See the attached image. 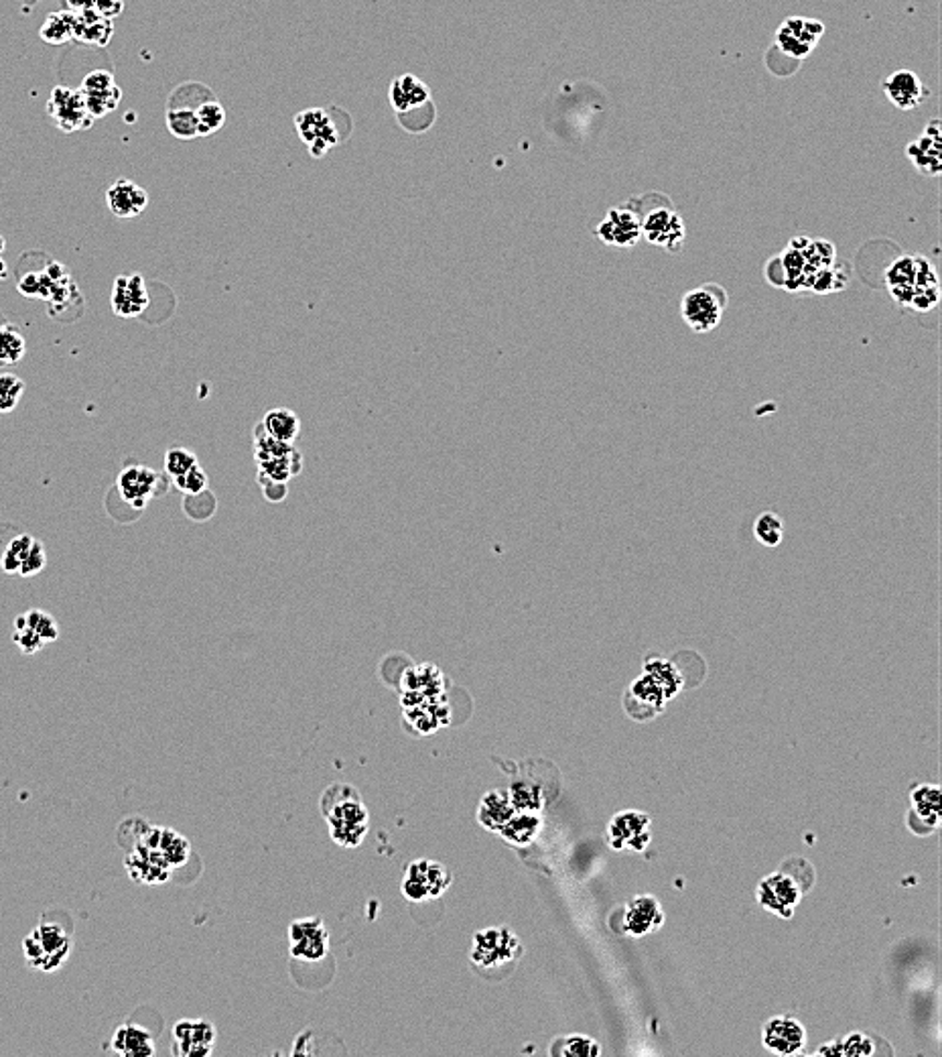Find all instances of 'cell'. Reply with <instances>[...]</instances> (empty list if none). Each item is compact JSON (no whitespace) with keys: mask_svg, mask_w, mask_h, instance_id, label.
<instances>
[{"mask_svg":"<svg viewBox=\"0 0 942 1057\" xmlns=\"http://www.w3.org/2000/svg\"><path fill=\"white\" fill-rule=\"evenodd\" d=\"M261 426L271 438L285 441V443H293V446H295V440L301 434V419H299V415L290 412V409H285V407H275V409L264 413Z\"/></svg>","mask_w":942,"mask_h":1057,"instance_id":"cell-38","label":"cell"},{"mask_svg":"<svg viewBox=\"0 0 942 1057\" xmlns=\"http://www.w3.org/2000/svg\"><path fill=\"white\" fill-rule=\"evenodd\" d=\"M200 82H188L183 86L174 90V94L169 96V103H167V110H165V122H167V129L171 131L174 136L181 139V141H191V139H198L200 136V129H198V106L214 96L212 90H207L203 94L202 98L195 103V94L200 90Z\"/></svg>","mask_w":942,"mask_h":1057,"instance_id":"cell-9","label":"cell"},{"mask_svg":"<svg viewBox=\"0 0 942 1057\" xmlns=\"http://www.w3.org/2000/svg\"><path fill=\"white\" fill-rule=\"evenodd\" d=\"M819 1054L845 1057L873 1056L875 1054V1047H873V1042H871V1037H868V1035H863V1033H851V1035H847L843 1040H837V1042H833L831 1045L821 1047Z\"/></svg>","mask_w":942,"mask_h":1057,"instance_id":"cell-43","label":"cell"},{"mask_svg":"<svg viewBox=\"0 0 942 1057\" xmlns=\"http://www.w3.org/2000/svg\"><path fill=\"white\" fill-rule=\"evenodd\" d=\"M755 542L768 549H774L784 542V521L780 514L774 511H764L758 514L754 521Z\"/></svg>","mask_w":942,"mask_h":1057,"instance_id":"cell-42","label":"cell"},{"mask_svg":"<svg viewBox=\"0 0 942 1057\" xmlns=\"http://www.w3.org/2000/svg\"><path fill=\"white\" fill-rule=\"evenodd\" d=\"M644 672L656 679V684L667 693L668 700L675 698L682 688L681 676H679L675 663H670V661L653 657V660L646 661V669Z\"/></svg>","mask_w":942,"mask_h":1057,"instance_id":"cell-44","label":"cell"},{"mask_svg":"<svg viewBox=\"0 0 942 1057\" xmlns=\"http://www.w3.org/2000/svg\"><path fill=\"white\" fill-rule=\"evenodd\" d=\"M224 124H226V110H224V106L219 104L216 96L205 98L198 106V129H200V136H210V134L218 132Z\"/></svg>","mask_w":942,"mask_h":1057,"instance_id":"cell-48","label":"cell"},{"mask_svg":"<svg viewBox=\"0 0 942 1057\" xmlns=\"http://www.w3.org/2000/svg\"><path fill=\"white\" fill-rule=\"evenodd\" d=\"M389 98H391V106L396 112V118L419 112L422 108L433 104L431 88L413 74L394 78L391 82V88H389Z\"/></svg>","mask_w":942,"mask_h":1057,"instance_id":"cell-26","label":"cell"},{"mask_svg":"<svg viewBox=\"0 0 942 1057\" xmlns=\"http://www.w3.org/2000/svg\"><path fill=\"white\" fill-rule=\"evenodd\" d=\"M183 513L188 514L189 519L195 521V523H205L218 513V499L210 488H205L198 495H186L183 497Z\"/></svg>","mask_w":942,"mask_h":1057,"instance_id":"cell-45","label":"cell"},{"mask_svg":"<svg viewBox=\"0 0 942 1057\" xmlns=\"http://www.w3.org/2000/svg\"><path fill=\"white\" fill-rule=\"evenodd\" d=\"M620 917H622V924H620V927H616V931L620 929L622 934L634 936V938L654 934L665 924V911L660 907L658 899H654L653 895H640L632 899L625 907L620 910Z\"/></svg>","mask_w":942,"mask_h":1057,"instance_id":"cell-22","label":"cell"},{"mask_svg":"<svg viewBox=\"0 0 942 1057\" xmlns=\"http://www.w3.org/2000/svg\"><path fill=\"white\" fill-rule=\"evenodd\" d=\"M295 129L311 157L321 159L344 139L332 115L325 108H309L295 117Z\"/></svg>","mask_w":942,"mask_h":1057,"instance_id":"cell-12","label":"cell"},{"mask_svg":"<svg viewBox=\"0 0 942 1057\" xmlns=\"http://www.w3.org/2000/svg\"><path fill=\"white\" fill-rule=\"evenodd\" d=\"M906 157L910 159L914 167L927 177L941 176L942 171V136L941 120L932 118L927 124L925 132L908 143Z\"/></svg>","mask_w":942,"mask_h":1057,"instance_id":"cell-23","label":"cell"},{"mask_svg":"<svg viewBox=\"0 0 942 1057\" xmlns=\"http://www.w3.org/2000/svg\"><path fill=\"white\" fill-rule=\"evenodd\" d=\"M72 950V934L53 922L35 925L29 936L23 940V954L27 966L45 974L61 969L68 962Z\"/></svg>","mask_w":942,"mask_h":1057,"instance_id":"cell-5","label":"cell"},{"mask_svg":"<svg viewBox=\"0 0 942 1057\" xmlns=\"http://www.w3.org/2000/svg\"><path fill=\"white\" fill-rule=\"evenodd\" d=\"M124 867L132 881L139 884H160L171 879L174 867L160 856L159 852L145 842H134L124 858Z\"/></svg>","mask_w":942,"mask_h":1057,"instance_id":"cell-21","label":"cell"},{"mask_svg":"<svg viewBox=\"0 0 942 1057\" xmlns=\"http://www.w3.org/2000/svg\"><path fill=\"white\" fill-rule=\"evenodd\" d=\"M94 11L106 19H115L124 11V0H96Z\"/></svg>","mask_w":942,"mask_h":1057,"instance_id":"cell-54","label":"cell"},{"mask_svg":"<svg viewBox=\"0 0 942 1057\" xmlns=\"http://www.w3.org/2000/svg\"><path fill=\"white\" fill-rule=\"evenodd\" d=\"M80 92L86 100L90 115L96 118H104L110 112H115L120 100H122V90L115 82V75L108 70H94L84 78Z\"/></svg>","mask_w":942,"mask_h":1057,"instance_id":"cell-20","label":"cell"},{"mask_svg":"<svg viewBox=\"0 0 942 1057\" xmlns=\"http://www.w3.org/2000/svg\"><path fill=\"white\" fill-rule=\"evenodd\" d=\"M522 941L508 927H486L479 929L472 941L469 962L476 972L490 981L506 978L521 962Z\"/></svg>","mask_w":942,"mask_h":1057,"instance_id":"cell-4","label":"cell"},{"mask_svg":"<svg viewBox=\"0 0 942 1057\" xmlns=\"http://www.w3.org/2000/svg\"><path fill=\"white\" fill-rule=\"evenodd\" d=\"M293 448H295L293 443H285V441L271 438L262 429L261 424L254 429V458H257V464H262V462H269V460H275V458H281V455L289 454Z\"/></svg>","mask_w":942,"mask_h":1057,"instance_id":"cell-49","label":"cell"},{"mask_svg":"<svg viewBox=\"0 0 942 1057\" xmlns=\"http://www.w3.org/2000/svg\"><path fill=\"white\" fill-rule=\"evenodd\" d=\"M551 1054L552 1056L565 1057H592L599 1056L601 1047L592 1037L571 1035V1037L555 1040L551 1045Z\"/></svg>","mask_w":942,"mask_h":1057,"instance_id":"cell-46","label":"cell"},{"mask_svg":"<svg viewBox=\"0 0 942 1057\" xmlns=\"http://www.w3.org/2000/svg\"><path fill=\"white\" fill-rule=\"evenodd\" d=\"M19 289L25 297L45 299L51 306V316H56L58 309L65 308L72 309L75 318L84 313V297L70 271L53 259H49L44 266H31L29 271H25L19 281Z\"/></svg>","mask_w":942,"mask_h":1057,"instance_id":"cell-3","label":"cell"},{"mask_svg":"<svg viewBox=\"0 0 942 1057\" xmlns=\"http://www.w3.org/2000/svg\"><path fill=\"white\" fill-rule=\"evenodd\" d=\"M885 98L894 104L898 110L910 112L928 98V88L922 84L918 74L910 70H898L887 75L882 82Z\"/></svg>","mask_w":942,"mask_h":1057,"instance_id":"cell-28","label":"cell"},{"mask_svg":"<svg viewBox=\"0 0 942 1057\" xmlns=\"http://www.w3.org/2000/svg\"><path fill=\"white\" fill-rule=\"evenodd\" d=\"M516 813L508 789H492L481 797L478 806V822L488 832H500L502 826Z\"/></svg>","mask_w":942,"mask_h":1057,"instance_id":"cell-34","label":"cell"},{"mask_svg":"<svg viewBox=\"0 0 942 1057\" xmlns=\"http://www.w3.org/2000/svg\"><path fill=\"white\" fill-rule=\"evenodd\" d=\"M25 393V382L16 375H0V413L15 412L21 396Z\"/></svg>","mask_w":942,"mask_h":1057,"instance_id":"cell-50","label":"cell"},{"mask_svg":"<svg viewBox=\"0 0 942 1057\" xmlns=\"http://www.w3.org/2000/svg\"><path fill=\"white\" fill-rule=\"evenodd\" d=\"M914 280H916V254H902L885 269V287L899 308L908 309L910 306Z\"/></svg>","mask_w":942,"mask_h":1057,"instance_id":"cell-32","label":"cell"},{"mask_svg":"<svg viewBox=\"0 0 942 1057\" xmlns=\"http://www.w3.org/2000/svg\"><path fill=\"white\" fill-rule=\"evenodd\" d=\"M257 483L261 486L262 497L273 504H278L289 497V483H275L262 476H257Z\"/></svg>","mask_w":942,"mask_h":1057,"instance_id":"cell-53","label":"cell"},{"mask_svg":"<svg viewBox=\"0 0 942 1057\" xmlns=\"http://www.w3.org/2000/svg\"><path fill=\"white\" fill-rule=\"evenodd\" d=\"M762 1042L772 1054L797 1056L807 1045V1031L798 1019L774 1017L762 1029Z\"/></svg>","mask_w":942,"mask_h":1057,"instance_id":"cell-24","label":"cell"},{"mask_svg":"<svg viewBox=\"0 0 942 1057\" xmlns=\"http://www.w3.org/2000/svg\"><path fill=\"white\" fill-rule=\"evenodd\" d=\"M510 799L514 804L516 811H540L542 806H545V799H542V792L538 787L537 783H528V781H514L510 785Z\"/></svg>","mask_w":942,"mask_h":1057,"instance_id":"cell-47","label":"cell"},{"mask_svg":"<svg viewBox=\"0 0 942 1057\" xmlns=\"http://www.w3.org/2000/svg\"><path fill=\"white\" fill-rule=\"evenodd\" d=\"M823 33H825V25L816 19L788 16L776 31L774 49L786 58L800 61L811 56L816 44L821 41Z\"/></svg>","mask_w":942,"mask_h":1057,"instance_id":"cell-11","label":"cell"},{"mask_svg":"<svg viewBox=\"0 0 942 1057\" xmlns=\"http://www.w3.org/2000/svg\"><path fill=\"white\" fill-rule=\"evenodd\" d=\"M218 1031L205 1019H181L174 1028L171 1054L177 1057H207L214 1054Z\"/></svg>","mask_w":942,"mask_h":1057,"instance_id":"cell-17","label":"cell"},{"mask_svg":"<svg viewBox=\"0 0 942 1057\" xmlns=\"http://www.w3.org/2000/svg\"><path fill=\"white\" fill-rule=\"evenodd\" d=\"M727 294L719 285H701L682 295L681 318L695 334H710L724 320Z\"/></svg>","mask_w":942,"mask_h":1057,"instance_id":"cell-7","label":"cell"},{"mask_svg":"<svg viewBox=\"0 0 942 1057\" xmlns=\"http://www.w3.org/2000/svg\"><path fill=\"white\" fill-rule=\"evenodd\" d=\"M755 895H758V903L762 907H766L783 919H790L797 911L800 899H802V889H800L797 879H792L790 875L778 870V872H772L760 881Z\"/></svg>","mask_w":942,"mask_h":1057,"instance_id":"cell-16","label":"cell"},{"mask_svg":"<svg viewBox=\"0 0 942 1057\" xmlns=\"http://www.w3.org/2000/svg\"><path fill=\"white\" fill-rule=\"evenodd\" d=\"M198 455L193 454L188 448H171L165 454V474L174 480L177 476H183L186 472L198 466Z\"/></svg>","mask_w":942,"mask_h":1057,"instance_id":"cell-51","label":"cell"},{"mask_svg":"<svg viewBox=\"0 0 942 1057\" xmlns=\"http://www.w3.org/2000/svg\"><path fill=\"white\" fill-rule=\"evenodd\" d=\"M112 1052L124 1057H153L157 1054V1045L151 1031L134 1023H124L112 1035Z\"/></svg>","mask_w":942,"mask_h":1057,"instance_id":"cell-33","label":"cell"},{"mask_svg":"<svg viewBox=\"0 0 942 1057\" xmlns=\"http://www.w3.org/2000/svg\"><path fill=\"white\" fill-rule=\"evenodd\" d=\"M625 698L628 700H634V704H636V708L630 710V712L632 714H639L640 708H644L646 710V718H653V714L660 712L663 705L668 702V696L665 693V690L646 672L630 686Z\"/></svg>","mask_w":942,"mask_h":1057,"instance_id":"cell-37","label":"cell"},{"mask_svg":"<svg viewBox=\"0 0 942 1057\" xmlns=\"http://www.w3.org/2000/svg\"><path fill=\"white\" fill-rule=\"evenodd\" d=\"M289 952L295 960L321 962L330 954V929L321 917H301L289 925Z\"/></svg>","mask_w":942,"mask_h":1057,"instance_id":"cell-13","label":"cell"},{"mask_svg":"<svg viewBox=\"0 0 942 1057\" xmlns=\"http://www.w3.org/2000/svg\"><path fill=\"white\" fill-rule=\"evenodd\" d=\"M175 488H179L183 495H198L202 492L205 488H210V478H207V472L203 471L202 466H193L191 471L186 472L183 476H177L171 480Z\"/></svg>","mask_w":942,"mask_h":1057,"instance_id":"cell-52","label":"cell"},{"mask_svg":"<svg viewBox=\"0 0 942 1057\" xmlns=\"http://www.w3.org/2000/svg\"><path fill=\"white\" fill-rule=\"evenodd\" d=\"M106 204L117 218L129 221L145 212L148 206V193L139 183L122 177L106 191Z\"/></svg>","mask_w":942,"mask_h":1057,"instance_id":"cell-29","label":"cell"},{"mask_svg":"<svg viewBox=\"0 0 942 1057\" xmlns=\"http://www.w3.org/2000/svg\"><path fill=\"white\" fill-rule=\"evenodd\" d=\"M625 206L632 207L639 214L640 233L648 245L668 252H681L687 240V228L668 195L651 191L640 198H632Z\"/></svg>","mask_w":942,"mask_h":1057,"instance_id":"cell-2","label":"cell"},{"mask_svg":"<svg viewBox=\"0 0 942 1057\" xmlns=\"http://www.w3.org/2000/svg\"><path fill=\"white\" fill-rule=\"evenodd\" d=\"M453 882V872H451L450 867H445L443 863H437V860H415L410 863L405 870V879H403V895L413 901V903H422V901H433V899H441L443 893L448 891Z\"/></svg>","mask_w":942,"mask_h":1057,"instance_id":"cell-8","label":"cell"},{"mask_svg":"<svg viewBox=\"0 0 942 1057\" xmlns=\"http://www.w3.org/2000/svg\"><path fill=\"white\" fill-rule=\"evenodd\" d=\"M47 115L58 124L59 131L75 132L90 129L96 118L90 115L80 88L56 86L47 100Z\"/></svg>","mask_w":942,"mask_h":1057,"instance_id":"cell-14","label":"cell"},{"mask_svg":"<svg viewBox=\"0 0 942 1057\" xmlns=\"http://www.w3.org/2000/svg\"><path fill=\"white\" fill-rule=\"evenodd\" d=\"M58 637L59 625L56 622V618L45 610L33 608V610H27L25 615H19L15 618L13 643L25 655L39 653L44 646L58 641Z\"/></svg>","mask_w":942,"mask_h":1057,"instance_id":"cell-15","label":"cell"},{"mask_svg":"<svg viewBox=\"0 0 942 1057\" xmlns=\"http://www.w3.org/2000/svg\"><path fill=\"white\" fill-rule=\"evenodd\" d=\"M595 236L606 247L632 249L642 238L639 214L630 206L609 207L606 218L597 224Z\"/></svg>","mask_w":942,"mask_h":1057,"instance_id":"cell-19","label":"cell"},{"mask_svg":"<svg viewBox=\"0 0 942 1057\" xmlns=\"http://www.w3.org/2000/svg\"><path fill=\"white\" fill-rule=\"evenodd\" d=\"M27 354V340L9 322L0 323V367H13Z\"/></svg>","mask_w":942,"mask_h":1057,"instance_id":"cell-41","label":"cell"},{"mask_svg":"<svg viewBox=\"0 0 942 1057\" xmlns=\"http://www.w3.org/2000/svg\"><path fill=\"white\" fill-rule=\"evenodd\" d=\"M73 33H75V13L59 11V13H51L45 19V23L39 29V37L44 39L45 44L63 45L73 41Z\"/></svg>","mask_w":942,"mask_h":1057,"instance_id":"cell-40","label":"cell"},{"mask_svg":"<svg viewBox=\"0 0 942 1057\" xmlns=\"http://www.w3.org/2000/svg\"><path fill=\"white\" fill-rule=\"evenodd\" d=\"M913 811H908V826L914 834H932L941 822V789L937 785H916L913 793Z\"/></svg>","mask_w":942,"mask_h":1057,"instance_id":"cell-27","label":"cell"},{"mask_svg":"<svg viewBox=\"0 0 942 1057\" xmlns=\"http://www.w3.org/2000/svg\"><path fill=\"white\" fill-rule=\"evenodd\" d=\"M148 301H151V297L146 292V281L141 273L118 275L115 285H112V297H110V304H112V309H115L117 316L127 318V320L141 318L145 313V309L148 308Z\"/></svg>","mask_w":942,"mask_h":1057,"instance_id":"cell-25","label":"cell"},{"mask_svg":"<svg viewBox=\"0 0 942 1057\" xmlns=\"http://www.w3.org/2000/svg\"><path fill=\"white\" fill-rule=\"evenodd\" d=\"M941 301V281L934 264L927 257L916 254V280H914L913 299L908 309L918 313H928Z\"/></svg>","mask_w":942,"mask_h":1057,"instance_id":"cell-31","label":"cell"},{"mask_svg":"<svg viewBox=\"0 0 942 1057\" xmlns=\"http://www.w3.org/2000/svg\"><path fill=\"white\" fill-rule=\"evenodd\" d=\"M301 471H303V455H301V452H297L295 448L290 450L289 454L259 464V476L275 480V483H289L290 478L299 476Z\"/></svg>","mask_w":942,"mask_h":1057,"instance_id":"cell-39","label":"cell"},{"mask_svg":"<svg viewBox=\"0 0 942 1057\" xmlns=\"http://www.w3.org/2000/svg\"><path fill=\"white\" fill-rule=\"evenodd\" d=\"M139 840L145 842L146 846L159 852L160 856L174 867V870L183 867L191 856V844H189L188 838L175 832L174 828L148 826Z\"/></svg>","mask_w":942,"mask_h":1057,"instance_id":"cell-30","label":"cell"},{"mask_svg":"<svg viewBox=\"0 0 942 1057\" xmlns=\"http://www.w3.org/2000/svg\"><path fill=\"white\" fill-rule=\"evenodd\" d=\"M65 4H68V11L72 13H84L96 7V0H65Z\"/></svg>","mask_w":942,"mask_h":1057,"instance_id":"cell-55","label":"cell"},{"mask_svg":"<svg viewBox=\"0 0 942 1057\" xmlns=\"http://www.w3.org/2000/svg\"><path fill=\"white\" fill-rule=\"evenodd\" d=\"M47 563L45 545L29 533L15 531V535L0 549V572L29 578L41 572Z\"/></svg>","mask_w":942,"mask_h":1057,"instance_id":"cell-10","label":"cell"},{"mask_svg":"<svg viewBox=\"0 0 942 1057\" xmlns=\"http://www.w3.org/2000/svg\"><path fill=\"white\" fill-rule=\"evenodd\" d=\"M112 33H115L112 31V19L102 16L94 9L84 11V13H75L73 41L94 45V47H106L108 41L112 39Z\"/></svg>","mask_w":942,"mask_h":1057,"instance_id":"cell-35","label":"cell"},{"mask_svg":"<svg viewBox=\"0 0 942 1057\" xmlns=\"http://www.w3.org/2000/svg\"><path fill=\"white\" fill-rule=\"evenodd\" d=\"M542 830L540 811H516L498 832L512 846H528Z\"/></svg>","mask_w":942,"mask_h":1057,"instance_id":"cell-36","label":"cell"},{"mask_svg":"<svg viewBox=\"0 0 942 1057\" xmlns=\"http://www.w3.org/2000/svg\"><path fill=\"white\" fill-rule=\"evenodd\" d=\"M171 478L167 474H160L145 464H127L122 471L118 472L117 495L131 511H145L148 502L153 499L165 497L169 492Z\"/></svg>","mask_w":942,"mask_h":1057,"instance_id":"cell-6","label":"cell"},{"mask_svg":"<svg viewBox=\"0 0 942 1057\" xmlns=\"http://www.w3.org/2000/svg\"><path fill=\"white\" fill-rule=\"evenodd\" d=\"M651 818L644 811H620L608 826L609 846L613 851H646L651 844Z\"/></svg>","mask_w":942,"mask_h":1057,"instance_id":"cell-18","label":"cell"},{"mask_svg":"<svg viewBox=\"0 0 942 1057\" xmlns=\"http://www.w3.org/2000/svg\"><path fill=\"white\" fill-rule=\"evenodd\" d=\"M323 820L330 836L342 848H360L370 832V811L363 804L362 793L354 785L337 781L321 793Z\"/></svg>","mask_w":942,"mask_h":1057,"instance_id":"cell-1","label":"cell"},{"mask_svg":"<svg viewBox=\"0 0 942 1057\" xmlns=\"http://www.w3.org/2000/svg\"><path fill=\"white\" fill-rule=\"evenodd\" d=\"M2 250H4V238L0 236V280L7 277V263L2 261Z\"/></svg>","mask_w":942,"mask_h":1057,"instance_id":"cell-56","label":"cell"}]
</instances>
